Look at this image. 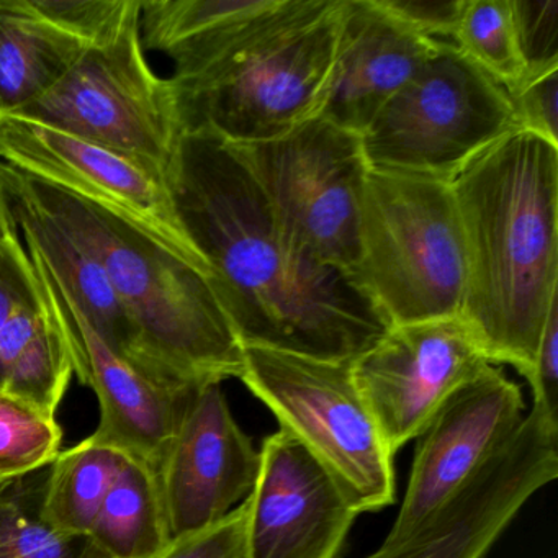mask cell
<instances>
[{
	"mask_svg": "<svg viewBox=\"0 0 558 558\" xmlns=\"http://www.w3.org/2000/svg\"><path fill=\"white\" fill-rule=\"evenodd\" d=\"M0 159L122 215L207 277L204 260L175 220L168 178L155 166L14 116H0Z\"/></svg>",
	"mask_w": 558,
	"mask_h": 558,
	"instance_id": "10",
	"label": "cell"
},
{
	"mask_svg": "<svg viewBox=\"0 0 558 558\" xmlns=\"http://www.w3.org/2000/svg\"><path fill=\"white\" fill-rule=\"evenodd\" d=\"M11 169L21 187L99 263L138 331L140 372L181 388L240 378L243 344L198 267L122 215Z\"/></svg>",
	"mask_w": 558,
	"mask_h": 558,
	"instance_id": "3",
	"label": "cell"
},
{
	"mask_svg": "<svg viewBox=\"0 0 558 558\" xmlns=\"http://www.w3.org/2000/svg\"><path fill=\"white\" fill-rule=\"evenodd\" d=\"M342 0H277L230 45L171 83L182 132L234 146L289 135L322 112Z\"/></svg>",
	"mask_w": 558,
	"mask_h": 558,
	"instance_id": "4",
	"label": "cell"
},
{
	"mask_svg": "<svg viewBox=\"0 0 558 558\" xmlns=\"http://www.w3.org/2000/svg\"><path fill=\"white\" fill-rule=\"evenodd\" d=\"M259 470L260 450L234 420L221 384L198 388L158 472L171 541L244 505Z\"/></svg>",
	"mask_w": 558,
	"mask_h": 558,
	"instance_id": "14",
	"label": "cell"
},
{
	"mask_svg": "<svg viewBox=\"0 0 558 558\" xmlns=\"http://www.w3.org/2000/svg\"><path fill=\"white\" fill-rule=\"evenodd\" d=\"M414 34L452 44L465 0H378Z\"/></svg>",
	"mask_w": 558,
	"mask_h": 558,
	"instance_id": "30",
	"label": "cell"
},
{
	"mask_svg": "<svg viewBox=\"0 0 558 558\" xmlns=\"http://www.w3.org/2000/svg\"><path fill=\"white\" fill-rule=\"evenodd\" d=\"M73 375L60 316L12 230L0 240V393L57 417Z\"/></svg>",
	"mask_w": 558,
	"mask_h": 558,
	"instance_id": "17",
	"label": "cell"
},
{
	"mask_svg": "<svg viewBox=\"0 0 558 558\" xmlns=\"http://www.w3.org/2000/svg\"><path fill=\"white\" fill-rule=\"evenodd\" d=\"M11 231V225H9L8 217H5L4 207H2V201H0V240H2L4 236H8Z\"/></svg>",
	"mask_w": 558,
	"mask_h": 558,
	"instance_id": "32",
	"label": "cell"
},
{
	"mask_svg": "<svg viewBox=\"0 0 558 558\" xmlns=\"http://www.w3.org/2000/svg\"><path fill=\"white\" fill-rule=\"evenodd\" d=\"M450 184L466 254L459 318L489 364L525 378L558 300V146L518 130Z\"/></svg>",
	"mask_w": 558,
	"mask_h": 558,
	"instance_id": "2",
	"label": "cell"
},
{
	"mask_svg": "<svg viewBox=\"0 0 558 558\" xmlns=\"http://www.w3.org/2000/svg\"><path fill=\"white\" fill-rule=\"evenodd\" d=\"M508 96L519 130L558 146V70L525 81Z\"/></svg>",
	"mask_w": 558,
	"mask_h": 558,
	"instance_id": "29",
	"label": "cell"
},
{
	"mask_svg": "<svg viewBox=\"0 0 558 558\" xmlns=\"http://www.w3.org/2000/svg\"><path fill=\"white\" fill-rule=\"evenodd\" d=\"M107 558H159L171 544L158 473L126 457L89 535Z\"/></svg>",
	"mask_w": 558,
	"mask_h": 558,
	"instance_id": "21",
	"label": "cell"
},
{
	"mask_svg": "<svg viewBox=\"0 0 558 558\" xmlns=\"http://www.w3.org/2000/svg\"><path fill=\"white\" fill-rule=\"evenodd\" d=\"M45 21L83 41L99 47L116 40L142 17V0H27Z\"/></svg>",
	"mask_w": 558,
	"mask_h": 558,
	"instance_id": "26",
	"label": "cell"
},
{
	"mask_svg": "<svg viewBox=\"0 0 558 558\" xmlns=\"http://www.w3.org/2000/svg\"><path fill=\"white\" fill-rule=\"evenodd\" d=\"M28 475L0 483V558H107L89 537L61 534L41 519Z\"/></svg>",
	"mask_w": 558,
	"mask_h": 558,
	"instance_id": "24",
	"label": "cell"
},
{
	"mask_svg": "<svg viewBox=\"0 0 558 558\" xmlns=\"http://www.w3.org/2000/svg\"><path fill=\"white\" fill-rule=\"evenodd\" d=\"M15 478V476H2L0 475V483L9 482V480Z\"/></svg>",
	"mask_w": 558,
	"mask_h": 558,
	"instance_id": "33",
	"label": "cell"
},
{
	"mask_svg": "<svg viewBox=\"0 0 558 558\" xmlns=\"http://www.w3.org/2000/svg\"><path fill=\"white\" fill-rule=\"evenodd\" d=\"M522 391L495 365L457 388L416 437L407 493L385 542L426 524L524 420Z\"/></svg>",
	"mask_w": 558,
	"mask_h": 558,
	"instance_id": "13",
	"label": "cell"
},
{
	"mask_svg": "<svg viewBox=\"0 0 558 558\" xmlns=\"http://www.w3.org/2000/svg\"><path fill=\"white\" fill-rule=\"evenodd\" d=\"M168 189L243 348L354 362L390 329L344 274L296 250L236 146L182 133Z\"/></svg>",
	"mask_w": 558,
	"mask_h": 558,
	"instance_id": "1",
	"label": "cell"
},
{
	"mask_svg": "<svg viewBox=\"0 0 558 558\" xmlns=\"http://www.w3.org/2000/svg\"><path fill=\"white\" fill-rule=\"evenodd\" d=\"M236 149L296 250L348 277L371 171L361 136L316 117L282 138Z\"/></svg>",
	"mask_w": 558,
	"mask_h": 558,
	"instance_id": "8",
	"label": "cell"
},
{
	"mask_svg": "<svg viewBox=\"0 0 558 558\" xmlns=\"http://www.w3.org/2000/svg\"><path fill=\"white\" fill-rule=\"evenodd\" d=\"M57 417L0 393V475H28L50 466L61 452Z\"/></svg>",
	"mask_w": 558,
	"mask_h": 558,
	"instance_id": "25",
	"label": "cell"
},
{
	"mask_svg": "<svg viewBox=\"0 0 558 558\" xmlns=\"http://www.w3.org/2000/svg\"><path fill=\"white\" fill-rule=\"evenodd\" d=\"M348 280L388 328L459 318L466 254L452 184L371 169Z\"/></svg>",
	"mask_w": 558,
	"mask_h": 558,
	"instance_id": "5",
	"label": "cell"
},
{
	"mask_svg": "<svg viewBox=\"0 0 558 558\" xmlns=\"http://www.w3.org/2000/svg\"><path fill=\"white\" fill-rule=\"evenodd\" d=\"M277 0H142L140 27L149 50L174 61V74L223 50Z\"/></svg>",
	"mask_w": 558,
	"mask_h": 558,
	"instance_id": "20",
	"label": "cell"
},
{
	"mask_svg": "<svg viewBox=\"0 0 558 558\" xmlns=\"http://www.w3.org/2000/svg\"><path fill=\"white\" fill-rule=\"evenodd\" d=\"M452 44L506 93L524 83L511 0H465Z\"/></svg>",
	"mask_w": 558,
	"mask_h": 558,
	"instance_id": "23",
	"label": "cell"
},
{
	"mask_svg": "<svg viewBox=\"0 0 558 558\" xmlns=\"http://www.w3.org/2000/svg\"><path fill=\"white\" fill-rule=\"evenodd\" d=\"M518 130L508 93L456 45L440 41L361 140L374 171L452 182L476 156Z\"/></svg>",
	"mask_w": 558,
	"mask_h": 558,
	"instance_id": "7",
	"label": "cell"
},
{
	"mask_svg": "<svg viewBox=\"0 0 558 558\" xmlns=\"http://www.w3.org/2000/svg\"><path fill=\"white\" fill-rule=\"evenodd\" d=\"M489 365L460 318L395 326L351 364L388 449L426 429L444 401Z\"/></svg>",
	"mask_w": 558,
	"mask_h": 558,
	"instance_id": "12",
	"label": "cell"
},
{
	"mask_svg": "<svg viewBox=\"0 0 558 558\" xmlns=\"http://www.w3.org/2000/svg\"><path fill=\"white\" fill-rule=\"evenodd\" d=\"M439 44L414 34L378 0H342L335 63L319 119L364 135Z\"/></svg>",
	"mask_w": 558,
	"mask_h": 558,
	"instance_id": "18",
	"label": "cell"
},
{
	"mask_svg": "<svg viewBox=\"0 0 558 558\" xmlns=\"http://www.w3.org/2000/svg\"><path fill=\"white\" fill-rule=\"evenodd\" d=\"M525 380L531 385L532 408L541 411L551 423H558V300L548 313Z\"/></svg>",
	"mask_w": 558,
	"mask_h": 558,
	"instance_id": "31",
	"label": "cell"
},
{
	"mask_svg": "<svg viewBox=\"0 0 558 558\" xmlns=\"http://www.w3.org/2000/svg\"><path fill=\"white\" fill-rule=\"evenodd\" d=\"M86 48L27 0H0V116H14L50 93Z\"/></svg>",
	"mask_w": 558,
	"mask_h": 558,
	"instance_id": "19",
	"label": "cell"
},
{
	"mask_svg": "<svg viewBox=\"0 0 558 558\" xmlns=\"http://www.w3.org/2000/svg\"><path fill=\"white\" fill-rule=\"evenodd\" d=\"M557 475L558 424L532 408L426 524L365 558H485L525 502Z\"/></svg>",
	"mask_w": 558,
	"mask_h": 558,
	"instance_id": "11",
	"label": "cell"
},
{
	"mask_svg": "<svg viewBox=\"0 0 558 558\" xmlns=\"http://www.w3.org/2000/svg\"><path fill=\"white\" fill-rule=\"evenodd\" d=\"M359 512L335 476L279 429L264 439L247 499L246 558H336Z\"/></svg>",
	"mask_w": 558,
	"mask_h": 558,
	"instance_id": "15",
	"label": "cell"
},
{
	"mask_svg": "<svg viewBox=\"0 0 558 558\" xmlns=\"http://www.w3.org/2000/svg\"><path fill=\"white\" fill-rule=\"evenodd\" d=\"M125 460L87 439L58 453L41 489V519L61 534L87 537Z\"/></svg>",
	"mask_w": 558,
	"mask_h": 558,
	"instance_id": "22",
	"label": "cell"
},
{
	"mask_svg": "<svg viewBox=\"0 0 558 558\" xmlns=\"http://www.w3.org/2000/svg\"><path fill=\"white\" fill-rule=\"evenodd\" d=\"M247 501L217 524L174 538L159 558H246Z\"/></svg>",
	"mask_w": 558,
	"mask_h": 558,
	"instance_id": "28",
	"label": "cell"
},
{
	"mask_svg": "<svg viewBox=\"0 0 558 558\" xmlns=\"http://www.w3.org/2000/svg\"><path fill=\"white\" fill-rule=\"evenodd\" d=\"M525 81L558 70V0H511Z\"/></svg>",
	"mask_w": 558,
	"mask_h": 558,
	"instance_id": "27",
	"label": "cell"
},
{
	"mask_svg": "<svg viewBox=\"0 0 558 558\" xmlns=\"http://www.w3.org/2000/svg\"><path fill=\"white\" fill-rule=\"evenodd\" d=\"M352 362L244 348L240 380L335 476L355 511L393 505V453L354 377Z\"/></svg>",
	"mask_w": 558,
	"mask_h": 558,
	"instance_id": "6",
	"label": "cell"
},
{
	"mask_svg": "<svg viewBox=\"0 0 558 558\" xmlns=\"http://www.w3.org/2000/svg\"><path fill=\"white\" fill-rule=\"evenodd\" d=\"M34 264L63 325L74 374L99 398V427L87 440L119 450L158 473L198 388L161 384L117 355L47 270L37 260Z\"/></svg>",
	"mask_w": 558,
	"mask_h": 558,
	"instance_id": "16",
	"label": "cell"
},
{
	"mask_svg": "<svg viewBox=\"0 0 558 558\" xmlns=\"http://www.w3.org/2000/svg\"><path fill=\"white\" fill-rule=\"evenodd\" d=\"M140 19L116 40L87 47L50 93L14 117L142 159L168 178L184 132L171 81L146 61Z\"/></svg>",
	"mask_w": 558,
	"mask_h": 558,
	"instance_id": "9",
	"label": "cell"
}]
</instances>
